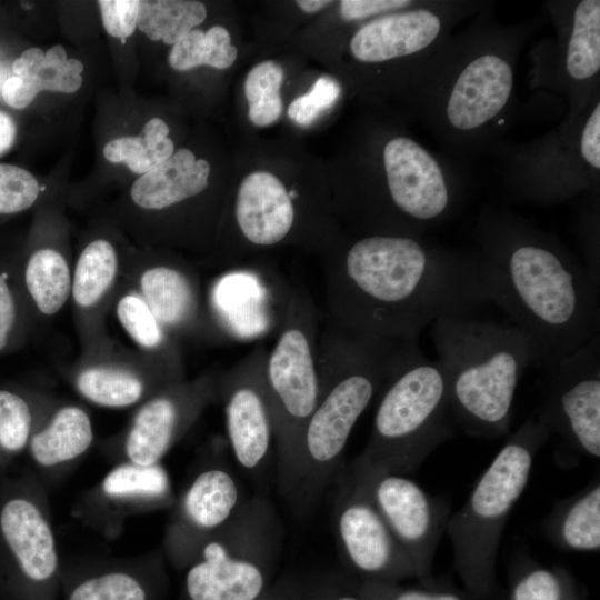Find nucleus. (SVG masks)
<instances>
[{
  "instance_id": "nucleus-1",
  "label": "nucleus",
  "mask_w": 600,
  "mask_h": 600,
  "mask_svg": "<svg viewBox=\"0 0 600 600\" xmlns=\"http://www.w3.org/2000/svg\"><path fill=\"white\" fill-rule=\"evenodd\" d=\"M477 266L490 301L524 337L546 372L599 334V287L557 238L508 212L484 209Z\"/></svg>"
},
{
  "instance_id": "nucleus-2",
  "label": "nucleus",
  "mask_w": 600,
  "mask_h": 600,
  "mask_svg": "<svg viewBox=\"0 0 600 600\" xmlns=\"http://www.w3.org/2000/svg\"><path fill=\"white\" fill-rule=\"evenodd\" d=\"M333 298L346 331L404 342H417L440 318L472 317L490 301L476 254L388 234L349 247L333 272Z\"/></svg>"
},
{
  "instance_id": "nucleus-3",
  "label": "nucleus",
  "mask_w": 600,
  "mask_h": 600,
  "mask_svg": "<svg viewBox=\"0 0 600 600\" xmlns=\"http://www.w3.org/2000/svg\"><path fill=\"white\" fill-rule=\"evenodd\" d=\"M524 31L477 21L422 72L424 121L451 148L473 147L504 118Z\"/></svg>"
},
{
  "instance_id": "nucleus-4",
  "label": "nucleus",
  "mask_w": 600,
  "mask_h": 600,
  "mask_svg": "<svg viewBox=\"0 0 600 600\" xmlns=\"http://www.w3.org/2000/svg\"><path fill=\"white\" fill-rule=\"evenodd\" d=\"M431 338L447 374L453 422L471 437L506 434L518 383L532 363L522 333L510 324L450 317L431 324Z\"/></svg>"
},
{
  "instance_id": "nucleus-5",
  "label": "nucleus",
  "mask_w": 600,
  "mask_h": 600,
  "mask_svg": "<svg viewBox=\"0 0 600 600\" xmlns=\"http://www.w3.org/2000/svg\"><path fill=\"white\" fill-rule=\"evenodd\" d=\"M337 374L308 419L290 498L309 503L336 477L360 416L377 391L418 351L417 342L392 341L346 331Z\"/></svg>"
},
{
  "instance_id": "nucleus-6",
  "label": "nucleus",
  "mask_w": 600,
  "mask_h": 600,
  "mask_svg": "<svg viewBox=\"0 0 600 600\" xmlns=\"http://www.w3.org/2000/svg\"><path fill=\"white\" fill-rule=\"evenodd\" d=\"M551 431L530 418L510 434L479 477L463 506L451 513L446 533L454 569L470 600L499 597L497 557L509 516L524 492L540 449Z\"/></svg>"
},
{
  "instance_id": "nucleus-7",
  "label": "nucleus",
  "mask_w": 600,
  "mask_h": 600,
  "mask_svg": "<svg viewBox=\"0 0 600 600\" xmlns=\"http://www.w3.org/2000/svg\"><path fill=\"white\" fill-rule=\"evenodd\" d=\"M453 424L446 371L418 350L387 382L370 438L356 460L408 476L453 437Z\"/></svg>"
},
{
  "instance_id": "nucleus-8",
  "label": "nucleus",
  "mask_w": 600,
  "mask_h": 600,
  "mask_svg": "<svg viewBox=\"0 0 600 600\" xmlns=\"http://www.w3.org/2000/svg\"><path fill=\"white\" fill-rule=\"evenodd\" d=\"M273 513L264 501L241 504L220 529L181 558L182 600H257L268 591L273 558Z\"/></svg>"
},
{
  "instance_id": "nucleus-9",
  "label": "nucleus",
  "mask_w": 600,
  "mask_h": 600,
  "mask_svg": "<svg viewBox=\"0 0 600 600\" xmlns=\"http://www.w3.org/2000/svg\"><path fill=\"white\" fill-rule=\"evenodd\" d=\"M57 541L40 490L29 477L0 480V599L57 600Z\"/></svg>"
},
{
  "instance_id": "nucleus-10",
  "label": "nucleus",
  "mask_w": 600,
  "mask_h": 600,
  "mask_svg": "<svg viewBox=\"0 0 600 600\" xmlns=\"http://www.w3.org/2000/svg\"><path fill=\"white\" fill-rule=\"evenodd\" d=\"M512 167L511 190L524 201L554 203L594 190L600 172L599 97L518 154Z\"/></svg>"
},
{
  "instance_id": "nucleus-11",
  "label": "nucleus",
  "mask_w": 600,
  "mask_h": 600,
  "mask_svg": "<svg viewBox=\"0 0 600 600\" xmlns=\"http://www.w3.org/2000/svg\"><path fill=\"white\" fill-rule=\"evenodd\" d=\"M359 478L399 547L412 562L418 581L431 579L433 558L448 520V499L427 492L407 476L353 461Z\"/></svg>"
},
{
  "instance_id": "nucleus-12",
  "label": "nucleus",
  "mask_w": 600,
  "mask_h": 600,
  "mask_svg": "<svg viewBox=\"0 0 600 600\" xmlns=\"http://www.w3.org/2000/svg\"><path fill=\"white\" fill-rule=\"evenodd\" d=\"M541 410L538 417L551 433L561 439V448L573 457H600V337L563 358L547 372Z\"/></svg>"
},
{
  "instance_id": "nucleus-13",
  "label": "nucleus",
  "mask_w": 600,
  "mask_h": 600,
  "mask_svg": "<svg viewBox=\"0 0 600 600\" xmlns=\"http://www.w3.org/2000/svg\"><path fill=\"white\" fill-rule=\"evenodd\" d=\"M334 532L343 561L357 579L383 582L418 579L412 562L351 470L340 476Z\"/></svg>"
},
{
  "instance_id": "nucleus-14",
  "label": "nucleus",
  "mask_w": 600,
  "mask_h": 600,
  "mask_svg": "<svg viewBox=\"0 0 600 600\" xmlns=\"http://www.w3.org/2000/svg\"><path fill=\"white\" fill-rule=\"evenodd\" d=\"M464 3L424 1L366 22L351 38L352 57L367 64L420 58L430 63L464 17Z\"/></svg>"
},
{
  "instance_id": "nucleus-15",
  "label": "nucleus",
  "mask_w": 600,
  "mask_h": 600,
  "mask_svg": "<svg viewBox=\"0 0 600 600\" xmlns=\"http://www.w3.org/2000/svg\"><path fill=\"white\" fill-rule=\"evenodd\" d=\"M558 39L551 50L552 83L570 98V116L594 98L600 72V1L560 3Z\"/></svg>"
},
{
  "instance_id": "nucleus-16",
  "label": "nucleus",
  "mask_w": 600,
  "mask_h": 600,
  "mask_svg": "<svg viewBox=\"0 0 600 600\" xmlns=\"http://www.w3.org/2000/svg\"><path fill=\"white\" fill-rule=\"evenodd\" d=\"M239 487L222 468L200 472L186 490L180 503V522L174 528L177 559L201 538L224 526L239 509Z\"/></svg>"
},
{
  "instance_id": "nucleus-17",
  "label": "nucleus",
  "mask_w": 600,
  "mask_h": 600,
  "mask_svg": "<svg viewBox=\"0 0 600 600\" xmlns=\"http://www.w3.org/2000/svg\"><path fill=\"white\" fill-rule=\"evenodd\" d=\"M226 424L237 463L249 471L259 469L274 438L273 414L263 381L236 382L226 401Z\"/></svg>"
},
{
  "instance_id": "nucleus-18",
  "label": "nucleus",
  "mask_w": 600,
  "mask_h": 600,
  "mask_svg": "<svg viewBox=\"0 0 600 600\" xmlns=\"http://www.w3.org/2000/svg\"><path fill=\"white\" fill-rule=\"evenodd\" d=\"M236 219L242 234L251 243L276 244L289 233L293 224L292 199L272 173L252 172L238 189Z\"/></svg>"
},
{
  "instance_id": "nucleus-19",
  "label": "nucleus",
  "mask_w": 600,
  "mask_h": 600,
  "mask_svg": "<svg viewBox=\"0 0 600 600\" xmlns=\"http://www.w3.org/2000/svg\"><path fill=\"white\" fill-rule=\"evenodd\" d=\"M12 77L2 84V98L14 109L28 107L42 90L72 93L82 86L83 64L68 58L64 48L52 46L47 52L29 48L12 63Z\"/></svg>"
},
{
  "instance_id": "nucleus-20",
  "label": "nucleus",
  "mask_w": 600,
  "mask_h": 600,
  "mask_svg": "<svg viewBox=\"0 0 600 600\" xmlns=\"http://www.w3.org/2000/svg\"><path fill=\"white\" fill-rule=\"evenodd\" d=\"M210 166L181 148L166 161L140 176L131 187V198L144 209L160 210L202 192L208 186Z\"/></svg>"
},
{
  "instance_id": "nucleus-21",
  "label": "nucleus",
  "mask_w": 600,
  "mask_h": 600,
  "mask_svg": "<svg viewBox=\"0 0 600 600\" xmlns=\"http://www.w3.org/2000/svg\"><path fill=\"white\" fill-rule=\"evenodd\" d=\"M166 576L150 569L107 567L61 579L64 600H159Z\"/></svg>"
},
{
  "instance_id": "nucleus-22",
  "label": "nucleus",
  "mask_w": 600,
  "mask_h": 600,
  "mask_svg": "<svg viewBox=\"0 0 600 600\" xmlns=\"http://www.w3.org/2000/svg\"><path fill=\"white\" fill-rule=\"evenodd\" d=\"M543 536L559 550L598 552L600 549V482L589 486L557 504L542 520Z\"/></svg>"
},
{
  "instance_id": "nucleus-23",
  "label": "nucleus",
  "mask_w": 600,
  "mask_h": 600,
  "mask_svg": "<svg viewBox=\"0 0 600 600\" xmlns=\"http://www.w3.org/2000/svg\"><path fill=\"white\" fill-rule=\"evenodd\" d=\"M92 439L87 412L68 406L59 409L43 428L33 430L27 450L39 469H56L82 456Z\"/></svg>"
},
{
  "instance_id": "nucleus-24",
  "label": "nucleus",
  "mask_w": 600,
  "mask_h": 600,
  "mask_svg": "<svg viewBox=\"0 0 600 600\" xmlns=\"http://www.w3.org/2000/svg\"><path fill=\"white\" fill-rule=\"evenodd\" d=\"M182 414L179 403L168 396L144 403L137 412L124 442L128 461L160 463L176 441Z\"/></svg>"
},
{
  "instance_id": "nucleus-25",
  "label": "nucleus",
  "mask_w": 600,
  "mask_h": 600,
  "mask_svg": "<svg viewBox=\"0 0 600 600\" xmlns=\"http://www.w3.org/2000/svg\"><path fill=\"white\" fill-rule=\"evenodd\" d=\"M100 491L117 503L156 504L170 496V480L160 463L138 464L123 462L103 478Z\"/></svg>"
},
{
  "instance_id": "nucleus-26",
  "label": "nucleus",
  "mask_w": 600,
  "mask_h": 600,
  "mask_svg": "<svg viewBox=\"0 0 600 600\" xmlns=\"http://www.w3.org/2000/svg\"><path fill=\"white\" fill-rule=\"evenodd\" d=\"M508 600H582L571 572L544 566L530 557L518 559L510 571Z\"/></svg>"
},
{
  "instance_id": "nucleus-27",
  "label": "nucleus",
  "mask_w": 600,
  "mask_h": 600,
  "mask_svg": "<svg viewBox=\"0 0 600 600\" xmlns=\"http://www.w3.org/2000/svg\"><path fill=\"white\" fill-rule=\"evenodd\" d=\"M140 284L144 301L158 322L178 326L190 317L193 292L181 272L168 267H154L144 271Z\"/></svg>"
},
{
  "instance_id": "nucleus-28",
  "label": "nucleus",
  "mask_w": 600,
  "mask_h": 600,
  "mask_svg": "<svg viewBox=\"0 0 600 600\" xmlns=\"http://www.w3.org/2000/svg\"><path fill=\"white\" fill-rule=\"evenodd\" d=\"M23 280L29 296L43 314L59 311L72 288L64 258L52 249H40L30 256Z\"/></svg>"
},
{
  "instance_id": "nucleus-29",
  "label": "nucleus",
  "mask_w": 600,
  "mask_h": 600,
  "mask_svg": "<svg viewBox=\"0 0 600 600\" xmlns=\"http://www.w3.org/2000/svg\"><path fill=\"white\" fill-rule=\"evenodd\" d=\"M168 133L167 123L160 118H152L140 136L109 141L103 148V156L110 162H123L132 172L142 176L172 156L174 146Z\"/></svg>"
},
{
  "instance_id": "nucleus-30",
  "label": "nucleus",
  "mask_w": 600,
  "mask_h": 600,
  "mask_svg": "<svg viewBox=\"0 0 600 600\" xmlns=\"http://www.w3.org/2000/svg\"><path fill=\"white\" fill-rule=\"evenodd\" d=\"M207 17L203 3L189 0H142L138 28L153 41L174 44Z\"/></svg>"
},
{
  "instance_id": "nucleus-31",
  "label": "nucleus",
  "mask_w": 600,
  "mask_h": 600,
  "mask_svg": "<svg viewBox=\"0 0 600 600\" xmlns=\"http://www.w3.org/2000/svg\"><path fill=\"white\" fill-rule=\"evenodd\" d=\"M238 50L231 44L229 31L214 26L207 32L199 29L189 31L173 44L169 53L170 66L180 71L206 64L216 69H227L236 61Z\"/></svg>"
},
{
  "instance_id": "nucleus-32",
  "label": "nucleus",
  "mask_w": 600,
  "mask_h": 600,
  "mask_svg": "<svg viewBox=\"0 0 600 600\" xmlns=\"http://www.w3.org/2000/svg\"><path fill=\"white\" fill-rule=\"evenodd\" d=\"M118 260L112 244L96 240L84 248L78 260L72 293L81 307L94 304L109 289L116 273Z\"/></svg>"
},
{
  "instance_id": "nucleus-33",
  "label": "nucleus",
  "mask_w": 600,
  "mask_h": 600,
  "mask_svg": "<svg viewBox=\"0 0 600 600\" xmlns=\"http://www.w3.org/2000/svg\"><path fill=\"white\" fill-rule=\"evenodd\" d=\"M283 69L272 60L256 64L247 74L244 94L248 101L249 120L258 127L277 121L283 109L280 88Z\"/></svg>"
},
{
  "instance_id": "nucleus-34",
  "label": "nucleus",
  "mask_w": 600,
  "mask_h": 600,
  "mask_svg": "<svg viewBox=\"0 0 600 600\" xmlns=\"http://www.w3.org/2000/svg\"><path fill=\"white\" fill-rule=\"evenodd\" d=\"M77 388L88 400L103 407L122 408L136 403L142 396V382L130 372L90 368L77 378Z\"/></svg>"
},
{
  "instance_id": "nucleus-35",
  "label": "nucleus",
  "mask_w": 600,
  "mask_h": 600,
  "mask_svg": "<svg viewBox=\"0 0 600 600\" xmlns=\"http://www.w3.org/2000/svg\"><path fill=\"white\" fill-rule=\"evenodd\" d=\"M33 430L28 399L14 390L0 389V473L27 450Z\"/></svg>"
},
{
  "instance_id": "nucleus-36",
  "label": "nucleus",
  "mask_w": 600,
  "mask_h": 600,
  "mask_svg": "<svg viewBox=\"0 0 600 600\" xmlns=\"http://www.w3.org/2000/svg\"><path fill=\"white\" fill-rule=\"evenodd\" d=\"M351 582L364 600H470L456 589L438 584L432 578L413 586L363 579Z\"/></svg>"
},
{
  "instance_id": "nucleus-37",
  "label": "nucleus",
  "mask_w": 600,
  "mask_h": 600,
  "mask_svg": "<svg viewBox=\"0 0 600 600\" xmlns=\"http://www.w3.org/2000/svg\"><path fill=\"white\" fill-rule=\"evenodd\" d=\"M40 193L37 179L29 171L0 163V214H13L30 208Z\"/></svg>"
},
{
  "instance_id": "nucleus-38",
  "label": "nucleus",
  "mask_w": 600,
  "mask_h": 600,
  "mask_svg": "<svg viewBox=\"0 0 600 600\" xmlns=\"http://www.w3.org/2000/svg\"><path fill=\"white\" fill-rule=\"evenodd\" d=\"M117 313L120 322L142 347L153 348L161 341L159 322L146 301L137 296H124L118 303Z\"/></svg>"
},
{
  "instance_id": "nucleus-39",
  "label": "nucleus",
  "mask_w": 600,
  "mask_h": 600,
  "mask_svg": "<svg viewBox=\"0 0 600 600\" xmlns=\"http://www.w3.org/2000/svg\"><path fill=\"white\" fill-rule=\"evenodd\" d=\"M341 87L329 76L317 79L312 88L296 98L288 107V116L297 124L308 127L338 100Z\"/></svg>"
},
{
  "instance_id": "nucleus-40",
  "label": "nucleus",
  "mask_w": 600,
  "mask_h": 600,
  "mask_svg": "<svg viewBox=\"0 0 600 600\" xmlns=\"http://www.w3.org/2000/svg\"><path fill=\"white\" fill-rule=\"evenodd\" d=\"M98 6L106 31L124 42L138 26L140 1L100 0Z\"/></svg>"
},
{
  "instance_id": "nucleus-41",
  "label": "nucleus",
  "mask_w": 600,
  "mask_h": 600,
  "mask_svg": "<svg viewBox=\"0 0 600 600\" xmlns=\"http://www.w3.org/2000/svg\"><path fill=\"white\" fill-rule=\"evenodd\" d=\"M410 0H342L340 16L346 21L364 20L412 6Z\"/></svg>"
},
{
  "instance_id": "nucleus-42",
  "label": "nucleus",
  "mask_w": 600,
  "mask_h": 600,
  "mask_svg": "<svg viewBox=\"0 0 600 600\" xmlns=\"http://www.w3.org/2000/svg\"><path fill=\"white\" fill-rule=\"evenodd\" d=\"M18 303L9 274L0 271V352L11 343L18 324Z\"/></svg>"
},
{
  "instance_id": "nucleus-43",
  "label": "nucleus",
  "mask_w": 600,
  "mask_h": 600,
  "mask_svg": "<svg viewBox=\"0 0 600 600\" xmlns=\"http://www.w3.org/2000/svg\"><path fill=\"white\" fill-rule=\"evenodd\" d=\"M292 600H364L351 580L329 582L292 592Z\"/></svg>"
},
{
  "instance_id": "nucleus-44",
  "label": "nucleus",
  "mask_w": 600,
  "mask_h": 600,
  "mask_svg": "<svg viewBox=\"0 0 600 600\" xmlns=\"http://www.w3.org/2000/svg\"><path fill=\"white\" fill-rule=\"evenodd\" d=\"M16 124L6 112L0 111V156L8 151L14 142Z\"/></svg>"
},
{
  "instance_id": "nucleus-45",
  "label": "nucleus",
  "mask_w": 600,
  "mask_h": 600,
  "mask_svg": "<svg viewBox=\"0 0 600 600\" xmlns=\"http://www.w3.org/2000/svg\"><path fill=\"white\" fill-rule=\"evenodd\" d=\"M331 1H326V0H299L297 1V4L299 6V8L301 10H303L304 12H308V13H313V12H317L319 10H321L322 8H324L326 6L330 4Z\"/></svg>"
},
{
  "instance_id": "nucleus-46",
  "label": "nucleus",
  "mask_w": 600,
  "mask_h": 600,
  "mask_svg": "<svg viewBox=\"0 0 600 600\" xmlns=\"http://www.w3.org/2000/svg\"><path fill=\"white\" fill-rule=\"evenodd\" d=\"M257 600H292V592L289 593L287 591H267L262 597H260Z\"/></svg>"
}]
</instances>
